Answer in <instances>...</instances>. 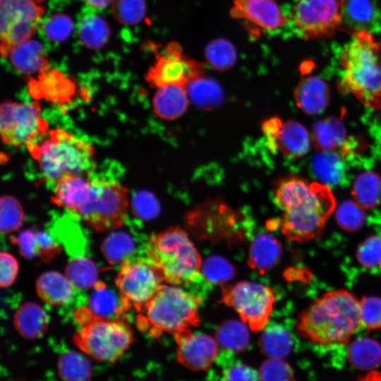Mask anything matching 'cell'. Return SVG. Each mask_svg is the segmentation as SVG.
<instances>
[{"mask_svg":"<svg viewBox=\"0 0 381 381\" xmlns=\"http://www.w3.org/2000/svg\"><path fill=\"white\" fill-rule=\"evenodd\" d=\"M274 194L277 204L284 211L279 222L281 231L288 240L297 243L320 236L336 207L327 185L297 176L280 181Z\"/></svg>","mask_w":381,"mask_h":381,"instance_id":"6da1fadb","label":"cell"},{"mask_svg":"<svg viewBox=\"0 0 381 381\" xmlns=\"http://www.w3.org/2000/svg\"><path fill=\"white\" fill-rule=\"evenodd\" d=\"M361 325L359 301L344 289L327 292L299 316L296 330L303 338L322 346L345 344Z\"/></svg>","mask_w":381,"mask_h":381,"instance_id":"7a4b0ae2","label":"cell"},{"mask_svg":"<svg viewBox=\"0 0 381 381\" xmlns=\"http://www.w3.org/2000/svg\"><path fill=\"white\" fill-rule=\"evenodd\" d=\"M339 62L342 69L339 90L381 110V42L365 30L353 32L339 52Z\"/></svg>","mask_w":381,"mask_h":381,"instance_id":"3957f363","label":"cell"},{"mask_svg":"<svg viewBox=\"0 0 381 381\" xmlns=\"http://www.w3.org/2000/svg\"><path fill=\"white\" fill-rule=\"evenodd\" d=\"M28 148L43 179L54 185L67 175H90L95 167L92 145L63 129L47 132L42 140Z\"/></svg>","mask_w":381,"mask_h":381,"instance_id":"277c9868","label":"cell"},{"mask_svg":"<svg viewBox=\"0 0 381 381\" xmlns=\"http://www.w3.org/2000/svg\"><path fill=\"white\" fill-rule=\"evenodd\" d=\"M202 299L176 285L162 284L153 297L139 311L138 329L153 337L163 333L174 337L200 323L198 314Z\"/></svg>","mask_w":381,"mask_h":381,"instance_id":"5b68a950","label":"cell"},{"mask_svg":"<svg viewBox=\"0 0 381 381\" xmlns=\"http://www.w3.org/2000/svg\"><path fill=\"white\" fill-rule=\"evenodd\" d=\"M146 251L167 283L183 285L200 282L203 277L200 255L186 232L179 226L150 236Z\"/></svg>","mask_w":381,"mask_h":381,"instance_id":"8992f818","label":"cell"},{"mask_svg":"<svg viewBox=\"0 0 381 381\" xmlns=\"http://www.w3.org/2000/svg\"><path fill=\"white\" fill-rule=\"evenodd\" d=\"M128 210V190L120 182L90 176L86 197L74 214L92 229L106 231L122 226Z\"/></svg>","mask_w":381,"mask_h":381,"instance_id":"52a82bcc","label":"cell"},{"mask_svg":"<svg viewBox=\"0 0 381 381\" xmlns=\"http://www.w3.org/2000/svg\"><path fill=\"white\" fill-rule=\"evenodd\" d=\"M133 341L132 329L123 318L92 320L73 337L75 344L81 351L104 363H114L120 359Z\"/></svg>","mask_w":381,"mask_h":381,"instance_id":"ba28073f","label":"cell"},{"mask_svg":"<svg viewBox=\"0 0 381 381\" xmlns=\"http://www.w3.org/2000/svg\"><path fill=\"white\" fill-rule=\"evenodd\" d=\"M222 301L234 308L250 330L258 332L267 325L275 296L266 285L240 282L222 286Z\"/></svg>","mask_w":381,"mask_h":381,"instance_id":"9c48e42d","label":"cell"},{"mask_svg":"<svg viewBox=\"0 0 381 381\" xmlns=\"http://www.w3.org/2000/svg\"><path fill=\"white\" fill-rule=\"evenodd\" d=\"M164 281L158 266L148 257H132L121 264L116 279L124 308L140 311Z\"/></svg>","mask_w":381,"mask_h":381,"instance_id":"30bf717a","label":"cell"},{"mask_svg":"<svg viewBox=\"0 0 381 381\" xmlns=\"http://www.w3.org/2000/svg\"><path fill=\"white\" fill-rule=\"evenodd\" d=\"M289 23L303 40L332 37L342 28L340 0H297Z\"/></svg>","mask_w":381,"mask_h":381,"instance_id":"8fae6325","label":"cell"},{"mask_svg":"<svg viewBox=\"0 0 381 381\" xmlns=\"http://www.w3.org/2000/svg\"><path fill=\"white\" fill-rule=\"evenodd\" d=\"M48 124L41 116L37 102H4L0 109V133L3 142L14 147H27L44 135Z\"/></svg>","mask_w":381,"mask_h":381,"instance_id":"7c38bea8","label":"cell"},{"mask_svg":"<svg viewBox=\"0 0 381 381\" xmlns=\"http://www.w3.org/2000/svg\"><path fill=\"white\" fill-rule=\"evenodd\" d=\"M44 10L32 0H0L1 54L6 57L10 49L37 32Z\"/></svg>","mask_w":381,"mask_h":381,"instance_id":"4fadbf2b","label":"cell"},{"mask_svg":"<svg viewBox=\"0 0 381 381\" xmlns=\"http://www.w3.org/2000/svg\"><path fill=\"white\" fill-rule=\"evenodd\" d=\"M204 71L202 64L184 56L181 47L173 44L157 56L156 62L147 71L146 80L157 88L168 85L186 86L190 81L202 76Z\"/></svg>","mask_w":381,"mask_h":381,"instance_id":"5bb4252c","label":"cell"},{"mask_svg":"<svg viewBox=\"0 0 381 381\" xmlns=\"http://www.w3.org/2000/svg\"><path fill=\"white\" fill-rule=\"evenodd\" d=\"M262 129L271 149L279 150L284 157L298 158L309 150V134L303 125L295 121L283 122L277 117L271 118L265 121Z\"/></svg>","mask_w":381,"mask_h":381,"instance_id":"9a60e30c","label":"cell"},{"mask_svg":"<svg viewBox=\"0 0 381 381\" xmlns=\"http://www.w3.org/2000/svg\"><path fill=\"white\" fill-rule=\"evenodd\" d=\"M174 337L177 344L176 360L190 370H206L217 357L218 343L210 336L187 329Z\"/></svg>","mask_w":381,"mask_h":381,"instance_id":"2e32d148","label":"cell"},{"mask_svg":"<svg viewBox=\"0 0 381 381\" xmlns=\"http://www.w3.org/2000/svg\"><path fill=\"white\" fill-rule=\"evenodd\" d=\"M231 15L267 31L282 28L289 23V18L274 0H235Z\"/></svg>","mask_w":381,"mask_h":381,"instance_id":"e0dca14e","label":"cell"},{"mask_svg":"<svg viewBox=\"0 0 381 381\" xmlns=\"http://www.w3.org/2000/svg\"><path fill=\"white\" fill-rule=\"evenodd\" d=\"M340 6L342 27L350 30L351 34L381 30V11L372 0H340Z\"/></svg>","mask_w":381,"mask_h":381,"instance_id":"ac0fdd59","label":"cell"},{"mask_svg":"<svg viewBox=\"0 0 381 381\" xmlns=\"http://www.w3.org/2000/svg\"><path fill=\"white\" fill-rule=\"evenodd\" d=\"M6 58L17 71L25 75L40 74L49 67L44 49L36 40L28 39L12 47Z\"/></svg>","mask_w":381,"mask_h":381,"instance_id":"d6986e66","label":"cell"},{"mask_svg":"<svg viewBox=\"0 0 381 381\" xmlns=\"http://www.w3.org/2000/svg\"><path fill=\"white\" fill-rule=\"evenodd\" d=\"M297 106L309 114H318L327 107L329 89L327 83L316 76L303 78L294 92Z\"/></svg>","mask_w":381,"mask_h":381,"instance_id":"ffe728a7","label":"cell"},{"mask_svg":"<svg viewBox=\"0 0 381 381\" xmlns=\"http://www.w3.org/2000/svg\"><path fill=\"white\" fill-rule=\"evenodd\" d=\"M188 98L186 86L168 85L160 87L152 99L153 111L162 119H176L186 112Z\"/></svg>","mask_w":381,"mask_h":381,"instance_id":"44dd1931","label":"cell"},{"mask_svg":"<svg viewBox=\"0 0 381 381\" xmlns=\"http://www.w3.org/2000/svg\"><path fill=\"white\" fill-rule=\"evenodd\" d=\"M90 183L89 175H67L54 185L52 200L73 213L83 203Z\"/></svg>","mask_w":381,"mask_h":381,"instance_id":"7402d4cb","label":"cell"},{"mask_svg":"<svg viewBox=\"0 0 381 381\" xmlns=\"http://www.w3.org/2000/svg\"><path fill=\"white\" fill-rule=\"evenodd\" d=\"M88 302V317L83 325L92 320H118L126 311L121 296H117L112 291L101 282L94 287Z\"/></svg>","mask_w":381,"mask_h":381,"instance_id":"603a6c76","label":"cell"},{"mask_svg":"<svg viewBox=\"0 0 381 381\" xmlns=\"http://www.w3.org/2000/svg\"><path fill=\"white\" fill-rule=\"evenodd\" d=\"M282 248L280 242L267 234L257 235L250 246L248 264L260 273L271 270L279 261Z\"/></svg>","mask_w":381,"mask_h":381,"instance_id":"cb8c5ba5","label":"cell"},{"mask_svg":"<svg viewBox=\"0 0 381 381\" xmlns=\"http://www.w3.org/2000/svg\"><path fill=\"white\" fill-rule=\"evenodd\" d=\"M36 289L44 302L50 306H59L71 299L75 288L66 276L58 272L49 271L40 276Z\"/></svg>","mask_w":381,"mask_h":381,"instance_id":"d4e9b609","label":"cell"},{"mask_svg":"<svg viewBox=\"0 0 381 381\" xmlns=\"http://www.w3.org/2000/svg\"><path fill=\"white\" fill-rule=\"evenodd\" d=\"M49 317L44 310L34 303L20 306L14 316V324L18 332L25 338L34 339L45 332Z\"/></svg>","mask_w":381,"mask_h":381,"instance_id":"484cf974","label":"cell"},{"mask_svg":"<svg viewBox=\"0 0 381 381\" xmlns=\"http://www.w3.org/2000/svg\"><path fill=\"white\" fill-rule=\"evenodd\" d=\"M344 124L338 119L327 118L316 122L313 126V141L321 152H336L346 141Z\"/></svg>","mask_w":381,"mask_h":381,"instance_id":"4316f807","label":"cell"},{"mask_svg":"<svg viewBox=\"0 0 381 381\" xmlns=\"http://www.w3.org/2000/svg\"><path fill=\"white\" fill-rule=\"evenodd\" d=\"M188 97L194 104L204 110L218 107L224 100V93L219 83L209 78L199 77L186 86Z\"/></svg>","mask_w":381,"mask_h":381,"instance_id":"83f0119b","label":"cell"},{"mask_svg":"<svg viewBox=\"0 0 381 381\" xmlns=\"http://www.w3.org/2000/svg\"><path fill=\"white\" fill-rule=\"evenodd\" d=\"M293 344L289 331L278 324L266 326L260 338V350L269 358H286L291 353Z\"/></svg>","mask_w":381,"mask_h":381,"instance_id":"f1b7e54d","label":"cell"},{"mask_svg":"<svg viewBox=\"0 0 381 381\" xmlns=\"http://www.w3.org/2000/svg\"><path fill=\"white\" fill-rule=\"evenodd\" d=\"M347 355L353 367L361 370L373 369L381 363V344L372 338H358L350 344Z\"/></svg>","mask_w":381,"mask_h":381,"instance_id":"f546056e","label":"cell"},{"mask_svg":"<svg viewBox=\"0 0 381 381\" xmlns=\"http://www.w3.org/2000/svg\"><path fill=\"white\" fill-rule=\"evenodd\" d=\"M351 193L363 209L377 207L381 204V177L372 171L361 173L355 179Z\"/></svg>","mask_w":381,"mask_h":381,"instance_id":"4dcf8cb0","label":"cell"},{"mask_svg":"<svg viewBox=\"0 0 381 381\" xmlns=\"http://www.w3.org/2000/svg\"><path fill=\"white\" fill-rule=\"evenodd\" d=\"M15 241L22 255L29 259L37 256L44 259L51 258L58 250L51 236L42 231H25Z\"/></svg>","mask_w":381,"mask_h":381,"instance_id":"1f68e13d","label":"cell"},{"mask_svg":"<svg viewBox=\"0 0 381 381\" xmlns=\"http://www.w3.org/2000/svg\"><path fill=\"white\" fill-rule=\"evenodd\" d=\"M312 169L323 184H337L344 174V164L337 152H320L312 161Z\"/></svg>","mask_w":381,"mask_h":381,"instance_id":"d6a6232c","label":"cell"},{"mask_svg":"<svg viewBox=\"0 0 381 381\" xmlns=\"http://www.w3.org/2000/svg\"><path fill=\"white\" fill-rule=\"evenodd\" d=\"M110 36L109 28L101 17L90 14L85 16L78 25V37L87 47L97 49L107 42Z\"/></svg>","mask_w":381,"mask_h":381,"instance_id":"836d02e7","label":"cell"},{"mask_svg":"<svg viewBox=\"0 0 381 381\" xmlns=\"http://www.w3.org/2000/svg\"><path fill=\"white\" fill-rule=\"evenodd\" d=\"M102 252L112 265L122 264L132 258L135 250L133 238L126 231H115L109 234L102 244Z\"/></svg>","mask_w":381,"mask_h":381,"instance_id":"e575fe53","label":"cell"},{"mask_svg":"<svg viewBox=\"0 0 381 381\" xmlns=\"http://www.w3.org/2000/svg\"><path fill=\"white\" fill-rule=\"evenodd\" d=\"M243 322L229 320L221 325L216 333V341L225 350L241 352L249 344V332Z\"/></svg>","mask_w":381,"mask_h":381,"instance_id":"d590c367","label":"cell"},{"mask_svg":"<svg viewBox=\"0 0 381 381\" xmlns=\"http://www.w3.org/2000/svg\"><path fill=\"white\" fill-rule=\"evenodd\" d=\"M66 277L75 289H88L98 283L97 269L95 263L85 257L71 259L66 268Z\"/></svg>","mask_w":381,"mask_h":381,"instance_id":"8d00e7d4","label":"cell"},{"mask_svg":"<svg viewBox=\"0 0 381 381\" xmlns=\"http://www.w3.org/2000/svg\"><path fill=\"white\" fill-rule=\"evenodd\" d=\"M205 58L209 64L220 71L230 68L236 62L237 54L232 44L228 40H212L205 48Z\"/></svg>","mask_w":381,"mask_h":381,"instance_id":"74e56055","label":"cell"},{"mask_svg":"<svg viewBox=\"0 0 381 381\" xmlns=\"http://www.w3.org/2000/svg\"><path fill=\"white\" fill-rule=\"evenodd\" d=\"M59 370L64 381H88L90 365L87 361L76 352H67L59 359Z\"/></svg>","mask_w":381,"mask_h":381,"instance_id":"f35d334b","label":"cell"},{"mask_svg":"<svg viewBox=\"0 0 381 381\" xmlns=\"http://www.w3.org/2000/svg\"><path fill=\"white\" fill-rule=\"evenodd\" d=\"M364 209L356 202L345 200L337 209L335 219L344 231L353 232L360 229L365 222Z\"/></svg>","mask_w":381,"mask_h":381,"instance_id":"ab89813d","label":"cell"},{"mask_svg":"<svg viewBox=\"0 0 381 381\" xmlns=\"http://www.w3.org/2000/svg\"><path fill=\"white\" fill-rule=\"evenodd\" d=\"M23 212L20 202L13 197L4 195L0 200V226L3 234L18 230L23 224Z\"/></svg>","mask_w":381,"mask_h":381,"instance_id":"60d3db41","label":"cell"},{"mask_svg":"<svg viewBox=\"0 0 381 381\" xmlns=\"http://www.w3.org/2000/svg\"><path fill=\"white\" fill-rule=\"evenodd\" d=\"M202 274L205 279L212 284H224L235 274L234 266L227 260L218 255L207 258L202 265Z\"/></svg>","mask_w":381,"mask_h":381,"instance_id":"b9f144b4","label":"cell"},{"mask_svg":"<svg viewBox=\"0 0 381 381\" xmlns=\"http://www.w3.org/2000/svg\"><path fill=\"white\" fill-rule=\"evenodd\" d=\"M112 13L121 23L133 25L140 22L145 16L144 0H114Z\"/></svg>","mask_w":381,"mask_h":381,"instance_id":"7bdbcfd3","label":"cell"},{"mask_svg":"<svg viewBox=\"0 0 381 381\" xmlns=\"http://www.w3.org/2000/svg\"><path fill=\"white\" fill-rule=\"evenodd\" d=\"M356 256L358 262L368 269L381 266V237L372 235L358 246Z\"/></svg>","mask_w":381,"mask_h":381,"instance_id":"ee69618b","label":"cell"},{"mask_svg":"<svg viewBox=\"0 0 381 381\" xmlns=\"http://www.w3.org/2000/svg\"><path fill=\"white\" fill-rule=\"evenodd\" d=\"M259 381H294V371L283 359L269 358L260 367Z\"/></svg>","mask_w":381,"mask_h":381,"instance_id":"f6af8a7d","label":"cell"},{"mask_svg":"<svg viewBox=\"0 0 381 381\" xmlns=\"http://www.w3.org/2000/svg\"><path fill=\"white\" fill-rule=\"evenodd\" d=\"M361 325L368 330L381 328V297L364 296L359 302Z\"/></svg>","mask_w":381,"mask_h":381,"instance_id":"bcb514c9","label":"cell"},{"mask_svg":"<svg viewBox=\"0 0 381 381\" xmlns=\"http://www.w3.org/2000/svg\"><path fill=\"white\" fill-rule=\"evenodd\" d=\"M132 210L142 220L155 219L159 213L160 205L157 198L147 190L134 193L131 199Z\"/></svg>","mask_w":381,"mask_h":381,"instance_id":"7dc6e473","label":"cell"},{"mask_svg":"<svg viewBox=\"0 0 381 381\" xmlns=\"http://www.w3.org/2000/svg\"><path fill=\"white\" fill-rule=\"evenodd\" d=\"M46 37L54 42H62L67 40L73 30V21L64 13H56L50 16L43 27Z\"/></svg>","mask_w":381,"mask_h":381,"instance_id":"c3c4849f","label":"cell"},{"mask_svg":"<svg viewBox=\"0 0 381 381\" xmlns=\"http://www.w3.org/2000/svg\"><path fill=\"white\" fill-rule=\"evenodd\" d=\"M222 381H259L258 373L241 361H231L223 368Z\"/></svg>","mask_w":381,"mask_h":381,"instance_id":"681fc988","label":"cell"},{"mask_svg":"<svg viewBox=\"0 0 381 381\" xmlns=\"http://www.w3.org/2000/svg\"><path fill=\"white\" fill-rule=\"evenodd\" d=\"M1 287H8L15 281L18 271V264L16 258L6 252L0 254Z\"/></svg>","mask_w":381,"mask_h":381,"instance_id":"f907efd6","label":"cell"},{"mask_svg":"<svg viewBox=\"0 0 381 381\" xmlns=\"http://www.w3.org/2000/svg\"><path fill=\"white\" fill-rule=\"evenodd\" d=\"M87 4L95 8H102L108 6L114 0H84Z\"/></svg>","mask_w":381,"mask_h":381,"instance_id":"816d5d0a","label":"cell"},{"mask_svg":"<svg viewBox=\"0 0 381 381\" xmlns=\"http://www.w3.org/2000/svg\"><path fill=\"white\" fill-rule=\"evenodd\" d=\"M358 381H381V373L371 371L359 379Z\"/></svg>","mask_w":381,"mask_h":381,"instance_id":"f5cc1de1","label":"cell"},{"mask_svg":"<svg viewBox=\"0 0 381 381\" xmlns=\"http://www.w3.org/2000/svg\"><path fill=\"white\" fill-rule=\"evenodd\" d=\"M36 3H40V2H42V1H44L45 0H32Z\"/></svg>","mask_w":381,"mask_h":381,"instance_id":"db71d44e","label":"cell"}]
</instances>
